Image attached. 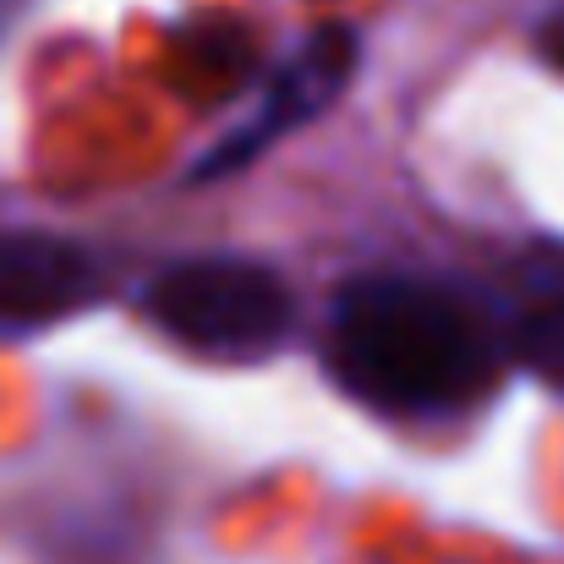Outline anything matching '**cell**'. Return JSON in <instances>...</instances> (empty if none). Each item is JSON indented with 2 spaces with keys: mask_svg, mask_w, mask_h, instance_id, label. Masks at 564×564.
<instances>
[{
  "mask_svg": "<svg viewBox=\"0 0 564 564\" xmlns=\"http://www.w3.org/2000/svg\"><path fill=\"white\" fill-rule=\"evenodd\" d=\"M494 324L422 274H357L335 291L324 362L346 394L389 416H455L499 378Z\"/></svg>",
  "mask_w": 564,
  "mask_h": 564,
  "instance_id": "1",
  "label": "cell"
},
{
  "mask_svg": "<svg viewBox=\"0 0 564 564\" xmlns=\"http://www.w3.org/2000/svg\"><path fill=\"white\" fill-rule=\"evenodd\" d=\"M143 313L160 335L208 362H263L296 329V302L285 280L236 252H203L160 269L143 291Z\"/></svg>",
  "mask_w": 564,
  "mask_h": 564,
  "instance_id": "2",
  "label": "cell"
},
{
  "mask_svg": "<svg viewBox=\"0 0 564 564\" xmlns=\"http://www.w3.org/2000/svg\"><path fill=\"white\" fill-rule=\"evenodd\" d=\"M357 66H362L357 28H346V22L313 28L285 55V66L269 77V88L258 94L252 116L203 154V165L192 171V182H225V176L247 171L252 160H263L280 138H291V132L313 127L318 116H329L346 99V88L357 83Z\"/></svg>",
  "mask_w": 564,
  "mask_h": 564,
  "instance_id": "3",
  "label": "cell"
},
{
  "mask_svg": "<svg viewBox=\"0 0 564 564\" xmlns=\"http://www.w3.org/2000/svg\"><path fill=\"white\" fill-rule=\"evenodd\" d=\"M99 291L105 274L83 241L28 225H0V335L50 329L94 307Z\"/></svg>",
  "mask_w": 564,
  "mask_h": 564,
  "instance_id": "4",
  "label": "cell"
},
{
  "mask_svg": "<svg viewBox=\"0 0 564 564\" xmlns=\"http://www.w3.org/2000/svg\"><path fill=\"white\" fill-rule=\"evenodd\" d=\"M510 351L527 373L564 389V274H543L510 324Z\"/></svg>",
  "mask_w": 564,
  "mask_h": 564,
  "instance_id": "5",
  "label": "cell"
},
{
  "mask_svg": "<svg viewBox=\"0 0 564 564\" xmlns=\"http://www.w3.org/2000/svg\"><path fill=\"white\" fill-rule=\"evenodd\" d=\"M538 50H543L554 66H564V0L549 11V22H543V33H538Z\"/></svg>",
  "mask_w": 564,
  "mask_h": 564,
  "instance_id": "6",
  "label": "cell"
},
{
  "mask_svg": "<svg viewBox=\"0 0 564 564\" xmlns=\"http://www.w3.org/2000/svg\"><path fill=\"white\" fill-rule=\"evenodd\" d=\"M22 6H28V0H0V44H6V33L22 22Z\"/></svg>",
  "mask_w": 564,
  "mask_h": 564,
  "instance_id": "7",
  "label": "cell"
}]
</instances>
